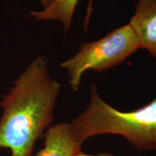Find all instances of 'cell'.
<instances>
[{"label": "cell", "instance_id": "1", "mask_svg": "<svg viewBox=\"0 0 156 156\" xmlns=\"http://www.w3.org/2000/svg\"><path fill=\"white\" fill-rule=\"evenodd\" d=\"M48 64L46 56L34 58L0 102V150L11 156H32L54 119L61 85L51 77Z\"/></svg>", "mask_w": 156, "mask_h": 156}, {"label": "cell", "instance_id": "2", "mask_svg": "<svg viewBox=\"0 0 156 156\" xmlns=\"http://www.w3.org/2000/svg\"><path fill=\"white\" fill-rule=\"evenodd\" d=\"M70 124L81 145L92 136L115 134L136 151H156V97L135 110L122 112L103 100L92 83L87 107Z\"/></svg>", "mask_w": 156, "mask_h": 156}, {"label": "cell", "instance_id": "3", "mask_svg": "<svg viewBox=\"0 0 156 156\" xmlns=\"http://www.w3.org/2000/svg\"><path fill=\"white\" fill-rule=\"evenodd\" d=\"M140 48L133 30L126 24L99 40L82 44L77 53L60 66L67 72L68 82L75 92L87 70L105 71L121 64Z\"/></svg>", "mask_w": 156, "mask_h": 156}, {"label": "cell", "instance_id": "4", "mask_svg": "<svg viewBox=\"0 0 156 156\" xmlns=\"http://www.w3.org/2000/svg\"><path fill=\"white\" fill-rule=\"evenodd\" d=\"M129 25L133 30L140 48L156 58V0H137Z\"/></svg>", "mask_w": 156, "mask_h": 156}, {"label": "cell", "instance_id": "5", "mask_svg": "<svg viewBox=\"0 0 156 156\" xmlns=\"http://www.w3.org/2000/svg\"><path fill=\"white\" fill-rule=\"evenodd\" d=\"M44 137V147L36 156H74L82 151V145L75 138L70 123L50 126Z\"/></svg>", "mask_w": 156, "mask_h": 156}, {"label": "cell", "instance_id": "6", "mask_svg": "<svg viewBox=\"0 0 156 156\" xmlns=\"http://www.w3.org/2000/svg\"><path fill=\"white\" fill-rule=\"evenodd\" d=\"M78 2L79 0H53L49 5L44 7L42 10L30 11L27 15V17H34L36 21H58L63 25L64 31L67 32L72 25L74 12ZM92 2L93 0H89L85 18V28L88 24L92 12Z\"/></svg>", "mask_w": 156, "mask_h": 156}, {"label": "cell", "instance_id": "7", "mask_svg": "<svg viewBox=\"0 0 156 156\" xmlns=\"http://www.w3.org/2000/svg\"><path fill=\"white\" fill-rule=\"evenodd\" d=\"M74 156H114L113 154L109 153H101L98 154H96V155H92V154H87L83 152V151H81L79 153H77Z\"/></svg>", "mask_w": 156, "mask_h": 156}, {"label": "cell", "instance_id": "8", "mask_svg": "<svg viewBox=\"0 0 156 156\" xmlns=\"http://www.w3.org/2000/svg\"><path fill=\"white\" fill-rule=\"evenodd\" d=\"M39 1L41 3V5L44 6V7H46L49 5L53 2V0H39Z\"/></svg>", "mask_w": 156, "mask_h": 156}]
</instances>
